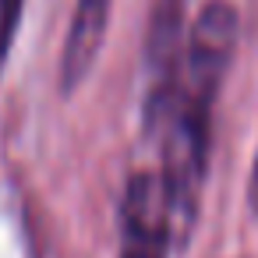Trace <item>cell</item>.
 Returning <instances> with one entry per match:
<instances>
[{"instance_id":"1","label":"cell","mask_w":258,"mask_h":258,"mask_svg":"<svg viewBox=\"0 0 258 258\" xmlns=\"http://www.w3.org/2000/svg\"><path fill=\"white\" fill-rule=\"evenodd\" d=\"M237 50V8L230 0H209L184 36L180 75L166 99L142 117L145 135L159 145V177L173 216V251H184L195 223L202 184L209 173L212 117Z\"/></svg>"},{"instance_id":"2","label":"cell","mask_w":258,"mask_h":258,"mask_svg":"<svg viewBox=\"0 0 258 258\" xmlns=\"http://www.w3.org/2000/svg\"><path fill=\"white\" fill-rule=\"evenodd\" d=\"M120 254L117 258H170L173 216L159 170H135L124 184L120 209Z\"/></svg>"},{"instance_id":"3","label":"cell","mask_w":258,"mask_h":258,"mask_svg":"<svg viewBox=\"0 0 258 258\" xmlns=\"http://www.w3.org/2000/svg\"><path fill=\"white\" fill-rule=\"evenodd\" d=\"M106 25H110V0H78L75 4L68 39L60 50V78H57L60 96H71L89 78V71L103 50Z\"/></svg>"},{"instance_id":"4","label":"cell","mask_w":258,"mask_h":258,"mask_svg":"<svg viewBox=\"0 0 258 258\" xmlns=\"http://www.w3.org/2000/svg\"><path fill=\"white\" fill-rule=\"evenodd\" d=\"M22 4H25V0H0V75H4L8 53H11V46H15V36H18Z\"/></svg>"},{"instance_id":"5","label":"cell","mask_w":258,"mask_h":258,"mask_svg":"<svg viewBox=\"0 0 258 258\" xmlns=\"http://www.w3.org/2000/svg\"><path fill=\"white\" fill-rule=\"evenodd\" d=\"M247 209H251V216H258V152H254L251 177H247Z\"/></svg>"}]
</instances>
